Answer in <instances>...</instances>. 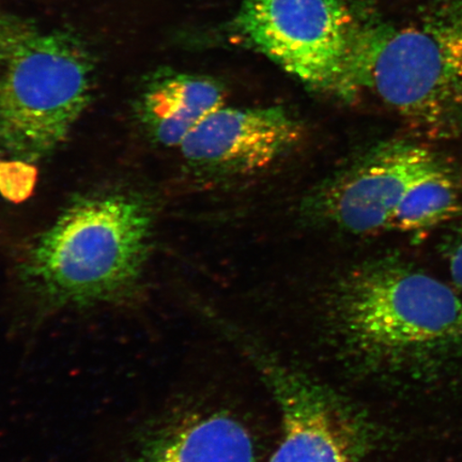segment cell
<instances>
[{
	"label": "cell",
	"mask_w": 462,
	"mask_h": 462,
	"mask_svg": "<svg viewBox=\"0 0 462 462\" xmlns=\"http://www.w3.org/2000/svg\"><path fill=\"white\" fill-rule=\"evenodd\" d=\"M352 348L420 393L462 377V292L402 259L361 265L335 301Z\"/></svg>",
	"instance_id": "1"
},
{
	"label": "cell",
	"mask_w": 462,
	"mask_h": 462,
	"mask_svg": "<svg viewBox=\"0 0 462 462\" xmlns=\"http://www.w3.org/2000/svg\"><path fill=\"white\" fill-rule=\"evenodd\" d=\"M96 66L82 40L0 7V153L37 163L89 106Z\"/></svg>",
	"instance_id": "3"
},
{
	"label": "cell",
	"mask_w": 462,
	"mask_h": 462,
	"mask_svg": "<svg viewBox=\"0 0 462 462\" xmlns=\"http://www.w3.org/2000/svg\"><path fill=\"white\" fill-rule=\"evenodd\" d=\"M132 462H255L250 433L223 413L194 415L148 433Z\"/></svg>",
	"instance_id": "10"
},
{
	"label": "cell",
	"mask_w": 462,
	"mask_h": 462,
	"mask_svg": "<svg viewBox=\"0 0 462 462\" xmlns=\"http://www.w3.org/2000/svg\"><path fill=\"white\" fill-rule=\"evenodd\" d=\"M282 415V439L269 462H360L369 437L342 402L310 381L265 365Z\"/></svg>",
	"instance_id": "8"
},
{
	"label": "cell",
	"mask_w": 462,
	"mask_h": 462,
	"mask_svg": "<svg viewBox=\"0 0 462 462\" xmlns=\"http://www.w3.org/2000/svg\"><path fill=\"white\" fill-rule=\"evenodd\" d=\"M302 126L282 107L223 106L179 148L194 169L218 177L268 170L301 142Z\"/></svg>",
	"instance_id": "7"
},
{
	"label": "cell",
	"mask_w": 462,
	"mask_h": 462,
	"mask_svg": "<svg viewBox=\"0 0 462 462\" xmlns=\"http://www.w3.org/2000/svg\"><path fill=\"white\" fill-rule=\"evenodd\" d=\"M460 190L457 173L442 155L411 141H391L328 180L309 208L351 234L420 233L457 213Z\"/></svg>",
	"instance_id": "4"
},
{
	"label": "cell",
	"mask_w": 462,
	"mask_h": 462,
	"mask_svg": "<svg viewBox=\"0 0 462 462\" xmlns=\"http://www.w3.org/2000/svg\"><path fill=\"white\" fill-rule=\"evenodd\" d=\"M447 260L450 280L454 287L462 292V226L449 242Z\"/></svg>",
	"instance_id": "12"
},
{
	"label": "cell",
	"mask_w": 462,
	"mask_h": 462,
	"mask_svg": "<svg viewBox=\"0 0 462 462\" xmlns=\"http://www.w3.org/2000/svg\"><path fill=\"white\" fill-rule=\"evenodd\" d=\"M402 28L381 25L364 75L368 89L420 135L462 133V0H435Z\"/></svg>",
	"instance_id": "5"
},
{
	"label": "cell",
	"mask_w": 462,
	"mask_h": 462,
	"mask_svg": "<svg viewBox=\"0 0 462 462\" xmlns=\"http://www.w3.org/2000/svg\"><path fill=\"white\" fill-rule=\"evenodd\" d=\"M380 23L364 22L343 0H242L236 37L315 90L352 99L364 90Z\"/></svg>",
	"instance_id": "6"
},
{
	"label": "cell",
	"mask_w": 462,
	"mask_h": 462,
	"mask_svg": "<svg viewBox=\"0 0 462 462\" xmlns=\"http://www.w3.org/2000/svg\"><path fill=\"white\" fill-rule=\"evenodd\" d=\"M38 171L31 162L5 158L0 160V195L5 200L21 204L33 193Z\"/></svg>",
	"instance_id": "11"
},
{
	"label": "cell",
	"mask_w": 462,
	"mask_h": 462,
	"mask_svg": "<svg viewBox=\"0 0 462 462\" xmlns=\"http://www.w3.org/2000/svg\"><path fill=\"white\" fill-rule=\"evenodd\" d=\"M152 229V208L136 194L83 196L29 248L23 284L43 310L126 301L140 285Z\"/></svg>",
	"instance_id": "2"
},
{
	"label": "cell",
	"mask_w": 462,
	"mask_h": 462,
	"mask_svg": "<svg viewBox=\"0 0 462 462\" xmlns=\"http://www.w3.org/2000/svg\"><path fill=\"white\" fill-rule=\"evenodd\" d=\"M223 106L224 91L215 80L193 74L160 73L143 86L135 114L150 140L179 149L202 121Z\"/></svg>",
	"instance_id": "9"
}]
</instances>
